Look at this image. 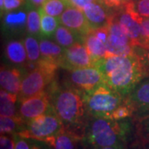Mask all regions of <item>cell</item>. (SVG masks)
I'll list each match as a JSON object with an SVG mask.
<instances>
[{"instance_id": "cell-1", "label": "cell", "mask_w": 149, "mask_h": 149, "mask_svg": "<svg viewBox=\"0 0 149 149\" xmlns=\"http://www.w3.org/2000/svg\"><path fill=\"white\" fill-rule=\"evenodd\" d=\"M47 91L51 95L52 107L65 129L82 140L89 118L84 94L56 80Z\"/></svg>"}, {"instance_id": "cell-2", "label": "cell", "mask_w": 149, "mask_h": 149, "mask_svg": "<svg viewBox=\"0 0 149 149\" xmlns=\"http://www.w3.org/2000/svg\"><path fill=\"white\" fill-rule=\"evenodd\" d=\"M133 118L113 120L89 115L84 138L81 140L85 149H97L113 146L128 147L133 137Z\"/></svg>"}, {"instance_id": "cell-3", "label": "cell", "mask_w": 149, "mask_h": 149, "mask_svg": "<svg viewBox=\"0 0 149 149\" xmlns=\"http://www.w3.org/2000/svg\"><path fill=\"white\" fill-rule=\"evenodd\" d=\"M95 66L104 75V84L124 97L145 78L137 53L128 56H107L98 61Z\"/></svg>"}, {"instance_id": "cell-4", "label": "cell", "mask_w": 149, "mask_h": 149, "mask_svg": "<svg viewBox=\"0 0 149 149\" xmlns=\"http://www.w3.org/2000/svg\"><path fill=\"white\" fill-rule=\"evenodd\" d=\"M60 65L52 60L42 58L33 69L28 70L22 80L18 100L46 91L55 80Z\"/></svg>"}, {"instance_id": "cell-5", "label": "cell", "mask_w": 149, "mask_h": 149, "mask_svg": "<svg viewBox=\"0 0 149 149\" xmlns=\"http://www.w3.org/2000/svg\"><path fill=\"white\" fill-rule=\"evenodd\" d=\"M84 98L90 116L110 118L112 113L123 102L125 97L104 83L84 94Z\"/></svg>"}, {"instance_id": "cell-6", "label": "cell", "mask_w": 149, "mask_h": 149, "mask_svg": "<svg viewBox=\"0 0 149 149\" xmlns=\"http://www.w3.org/2000/svg\"><path fill=\"white\" fill-rule=\"evenodd\" d=\"M63 128L64 126L61 119L52 107L46 113L27 122L25 128L17 135L49 145Z\"/></svg>"}, {"instance_id": "cell-7", "label": "cell", "mask_w": 149, "mask_h": 149, "mask_svg": "<svg viewBox=\"0 0 149 149\" xmlns=\"http://www.w3.org/2000/svg\"><path fill=\"white\" fill-rule=\"evenodd\" d=\"M62 85L83 94L95 90L104 83V75L95 66L74 70H65Z\"/></svg>"}, {"instance_id": "cell-8", "label": "cell", "mask_w": 149, "mask_h": 149, "mask_svg": "<svg viewBox=\"0 0 149 149\" xmlns=\"http://www.w3.org/2000/svg\"><path fill=\"white\" fill-rule=\"evenodd\" d=\"M107 27L109 38L106 42V57L128 56L137 53V47L131 43L113 12Z\"/></svg>"}, {"instance_id": "cell-9", "label": "cell", "mask_w": 149, "mask_h": 149, "mask_svg": "<svg viewBox=\"0 0 149 149\" xmlns=\"http://www.w3.org/2000/svg\"><path fill=\"white\" fill-rule=\"evenodd\" d=\"M52 109L51 95L47 90L36 95L18 100L17 114L27 123Z\"/></svg>"}, {"instance_id": "cell-10", "label": "cell", "mask_w": 149, "mask_h": 149, "mask_svg": "<svg viewBox=\"0 0 149 149\" xmlns=\"http://www.w3.org/2000/svg\"><path fill=\"white\" fill-rule=\"evenodd\" d=\"M132 1L123 8L113 13L133 46L145 48L141 27L136 17V13L133 10Z\"/></svg>"}, {"instance_id": "cell-11", "label": "cell", "mask_w": 149, "mask_h": 149, "mask_svg": "<svg viewBox=\"0 0 149 149\" xmlns=\"http://www.w3.org/2000/svg\"><path fill=\"white\" fill-rule=\"evenodd\" d=\"M90 66H94V62L85 43L76 42L70 47L65 48L63 57L60 62V68L74 70Z\"/></svg>"}, {"instance_id": "cell-12", "label": "cell", "mask_w": 149, "mask_h": 149, "mask_svg": "<svg viewBox=\"0 0 149 149\" xmlns=\"http://www.w3.org/2000/svg\"><path fill=\"white\" fill-rule=\"evenodd\" d=\"M126 99L133 109L132 118L149 115V77L140 80L126 96Z\"/></svg>"}, {"instance_id": "cell-13", "label": "cell", "mask_w": 149, "mask_h": 149, "mask_svg": "<svg viewBox=\"0 0 149 149\" xmlns=\"http://www.w3.org/2000/svg\"><path fill=\"white\" fill-rule=\"evenodd\" d=\"M58 20L60 24L72 30L83 40L85 35L92 29L83 10L73 6H68L59 17Z\"/></svg>"}, {"instance_id": "cell-14", "label": "cell", "mask_w": 149, "mask_h": 149, "mask_svg": "<svg viewBox=\"0 0 149 149\" xmlns=\"http://www.w3.org/2000/svg\"><path fill=\"white\" fill-rule=\"evenodd\" d=\"M82 10L92 29L107 26L112 14V11L107 8L100 0L92 1Z\"/></svg>"}, {"instance_id": "cell-15", "label": "cell", "mask_w": 149, "mask_h": 149, "mask_svg": "<svg viewBox=\"0 0 149 149\" xmlns=\"http://www.w3.org/2000/svg\"><path fill=\"white\" fill-rule=\"evenodd\" d=\"M22 77L19 69L2 65L0 70V85L2 90L18 95Z\"/></svg>"}, {"instance_id": "cell-16", "label": "cell", "mask_w": 149, "mask_h": 149, "mask_svg": "<svg viewBox=\"0 0 149 149\" xmlns=\"http://www.w3.org/2000/svg\"><path fill=\"white\" fill-rule=\"evenodd\" d=\"M83 42L91 55L92 61L95 64L98 61L106 57V43L97 37L94 30L91 29L84 37Z\"/></svg>"}, {"instance_id": "cell-17", "label": "cell", "mask_w": 149, "mask_h": 149, "mask_svg": "<svg viewBox=\"0 0 149 149\" xmlns=\"http://www.w3.org/2000/svg\"><path fill=\"white\" fill-rule=\"evenodd\" d=\"M4 53L8 60L13 64L26 66L28 63L24 42H22L20 40L9 41L6 45Z\"/></svg>"}, {"instance_id": "cell-18", "label": "cell", "mask_w": 149, "mask_h": 149, "mask_svg": "<svg viewBox=\"0 0 149 149\" xmlns=\"http://www.w3.org/2000/svg\"><path fill=\"white\" fill-rule=\"evenodd\" d=\"M133 129L131 144L149 145V115L133 118Z\"/></svg>"}, {"instance_id": "cell-19", "label": "cell", "mask_w": 149, "mask_h": 149, "mask_svg": "<svg viewBox=\"0 0 149 149\" xmlns=\"http://www.w3.org/2000/svg\"><path fill=\"white\" fill-rule=\"evenodd\" d=\"M39 43L42 57L52 60L57 62L60 65V62L64 55L65 48L59 45L57 42H55L47 37L41 38Z\"/></svg>"}, {"instance_id": "cell-20", "label": "cell", "mask_w": 149, "mask_h": 149, "mask_svg": "<svg viewBox=\"0 0 149 149\" xmlns=\"http://www.w3.org/2000/svg\"><path fill=\"white\" fill-rule=\"evenodd\" d=\"M80 142V139L63 128L48 146L51 149H78Z\"/></svg>"}, {"instance_id": "cell-21", "label": "cell", "mask_w": 149, "mask_h": 149, "mask_svg": "<svg viewBox=\"0 0 149 149\" xmlns=\"http://www.w3.org/2000/svg\"><path fill=\"white\" fill-rule=\"evenodd\" d=\"M27 13L23 10L11 11L4 13L3 25L10 31L18 32L27 29Z\"/></svg>"}, {"instance_id": "cell-22", "label": "cell", "mask_w": 149, "mask_h": 149, "mask_svg": "<svg viewBox=\"0 0 149 149\" xmlns=\"http://www.w3.org/2000/svg\"><path fill=\"white\" fill-rule=\"evenodd\" d=\"M18 95L2 90L0 91V114L1 116L15 117L17 114Z\"/></svg>"}, {"instance_id": "cell-23", "label": "cell", "mask_w": 149, "mask_h": 149, "mask_svg": "<svg viewBox=\"0 0 149 149\" xmlns=\"http://www.w3.org/2000/svg\"><path fill=\"white\" fill-rule=\"evenodd\" d=\"M54 37L59 45L67 48L76 42H83V39L68 27L60 24L54 34ZM84 43V42H83Z\"/></svg>"}, {"instance_id": "cell-24", "label": "cell", "mask_w": 149, "mask_h": 149, "mask_svg": "<svg viewBox=\"0 0 149 149\" xmlns=\"http://www.w3.org/2000/svg\"><path fill=\"white\" fill-rule=\"evenodd\" d=\"M26 123L19 116L9 117L1 116L0 117V132L1 134H17L25 128Z\"/></svg>"}, {"instance_id": "cell-25", "label": "cell", "mask_w": 149, "mask_h": 149, "mask_svg": "<svg viewBox=\"0 0 149 149\" xmlns=\"http://www.w3.org/2000/svg\"><path fill=\"white\" fill-rule=\"evenodd\" d=\"M39 11L41 14V35L47 38L52 37L60 25L58 18L47 14L41 8H39Z\"/></svg>"}, {"instance_id": "cell-26", "label": "cell", "mask_w": 149, "mask_h": 149, "mask_svg": "<svg viewBox=\"0 0 149 149\" xmlns=\"http://www.w3.org/2000/svg\"><path fill=\"white\" fill-rule=\"evenodd\" d=\"M24 45L27 51L28 63H37L42 58L39 42L33 36H27L24 39Z\"/></svg>"}, {"instance_id": "cell-27", "label": "cell", "mask_w": 149, "mask_h": 149, "mask_svg": "<svg viewBox=\"0 0 149 149\" xmlns=\"http://www.w3.org/2000/svg\"><path fill=\"white\" fill-rule=\"evenodd\" d=\"M68 6L66 0H47L41 8L48 15L58 18Z\"/></svg>"}, {"instance_id": "cell-28", "label": "cell", "mask_w": 149, "mask_h": 149, "mask_svg": "<svg viewBox=\"0 0 149 149\" xmlns=\"http://www.w3.org/2000/svg\"><path fill=\"white\" fill-rule=\"evenodd\" d=\"M32 8L27 12V31L31 36L41 35V14L39 9Z\"/></svg>"}, {"instance_id": "cell-29", "label": "cell", "mask_w": 149, "mask_h": 149, "mask_svg": "<svg viewBox=\"0 0 149 149\" xmlns=\"http://www.w3.org/2000/svg\"><path fill=\"white\" fill-rule=\"evenodd\" d=\"M133 109L129 102L127 100L126 97L124 98V100L122 104L118 107L117 109L112 113L111 117L109 119L113 120H122L129 118H133Z\"/></svg>"}, {"instance_id": "cell-30", "label": "cell", "mask_w": 149, "mask_h": 149, "mask_svg": "<svg viewBox=\"0 0 149 149\" xmlns=\"http://www.w3.org/2000/svg\"><path fill=\"white\" fill-rule=\"evenodd\" d=\"M137 54L141 61V65L143 70L144 76L149 77V48L137 47Z\"/></svg>"}, {"instance_id": "cell-31", "label": "cell", "mask_w": 149, "mask_h": 149, "mask_svg": "<svg viewBox=\"0 0 149 149\" xmlns=\"http://www.w3.org/2000/svg\"><path fill=\"white\" fill-rule=\"evenodd\" d=\"M133 10L139 16L149 17V0H133Z\"/></svg>"}, {"instance_id": "cell-32", "label": "cell", "mask_w": 149, "mask_h": 149, "mask_svg": "<svg viewBox=\"0 0 149 149\" xmlns=\"http://www.w3.org/2000/svg\"><path fill=\"white\" fill-rule=\"evenodd\" d=\"M136 17L141 27L142 35L145 42V48H149V17L139 16L138 13H136Z\"/></svg>"}, {"instance_id": "cell-33", "label": "cell", "mask_w": 149, "mask_h": 149, "mask_svg": "<svg viewBox=\"0 0 149 149\" xmlns=\"http://www.w3.org/2000/svg\"><path fill=\"white\" fill-rule=\"evenodd\" d=\"M26 2L27 0H4L3 8L0 9L1 15L3 16V14H4L6 13L20 8L26 3Z\"/></svg>"}, {"instance_id": "cell-34", "label": "cell", "mask_w": 149, "mask_h": 149, "mask_svg": "<svg viewBox=\"0 0 149 149\" xmlns=\"http://www.w3.org/2000/svg\"><path fill=\"white\" fill-rule=\"evenodd\" d=\"M16 136L11 134H1L0 149H15Z\"/></svg>"}, {"instance_id": "cell-35", "label": "cell", "mask_w": 149, "mask_h": 149, "mask_svg": "<svg viewBox=\"0 0 149 149\" xmlns=\"http://www.w3.org/2000/svg\"><path fill=\"white\" fill-rule=\"evenodd\" d=\"M104 5L109 8V10L113 11L119 10L123 7L128 4L131 0H100Z\"/></svg>"}, {"instance_id": "cell-36", "label": "cell", "mask_w": 149, "mask_h": 149, "mask_svg": "<svg viewBox=\"0 0 149 149\" xmlns=\"http://www.w3.org/2000/svg\"><path fill=\"white\" fill-rule=\"evenodd\" d=\"M16 136V146L15 149H31L32 145L29 144L27 141V139L22 138L20 136L15 134Z\"/></svg>"}, {"instance_id": "cell-37", "label": "cell", "mask_w": 149, "mask_h": 149, "mask_svg": "<svg viewBox=\"0 0 149 149\" xmlns=\"http://www.w3.org/2000/svg\"><path fill=\"white\" fill-rule=\"evenodd\" d=\"M66 1L68 2L69 5L78 8H80V9H83V8L86 4L90 3L94 0H66Z\"/></svg>"}, {"instance_id": "cell-38", "label": "cell", "mask_w": 149, "mask_h": 149, "mask_svg": "<svg viewBox=\"0 0 149 149\" xmlns=\"http://www.w3.org/2000/svg\"><path fill=\"white\" fill-rule=\"evenodd\" d=\"M47 0H28L30 5L33 8H42V6L44 4V3Z\"/></svg>"}, {"instance_id": "cell-39", "label": "cell", "mask_w": 149, "mask_h": 149, "mask_svg": "<svg viewBox=\"0 0 149 149\" xmlns=\"http://www.w3.org/2000/svg\"><path fill=\"white\" fill-rule=\"evenodd\" d=\"M130 149H149V145H142V144H131L129 145Z\"/></svg>"}, {"instance_id": "cell-40", "label": "cell", "mask_w": 149, "mask_h": 149, "mask_svg": "<svg viewBox=\"0 0 149 149\" xmlns=\"http://www.w3.org/2000/svg\"><path fill=\"white\" fill-rule=\"evenodd\" d=\"M97 149H128V147L124 146H113V147H106V148H100Z\"/></svg>"}, {"instance_id": "cell-41", "label": "cell", "mask_w": 149, "mask_h": 149, "mask_svg": "<svg viewBox=\"0 0 149 149\" xmlns=\"http://www.w3.org/2000/svg\"><path fill=\"white\" fill-rule=\"evenodd\" d=\"M31 149H46L43 148L42 145L38 143H32V147H31Z\"/></svg>"}, {"instance_id": "cell-42", "label": "cell", "mask_w": 149, "mask_h": 149, "mask_svg": "<svg viewBox=\"0 0 149 149\" xmlns=\"http://www.w3.org/2000/svg\"><path fill=\"white\" fill-rule=\"evenodd\" d=\"M3 3H4V0H0V9H2V8H3Z\"/></svg>"}]
</instances>
